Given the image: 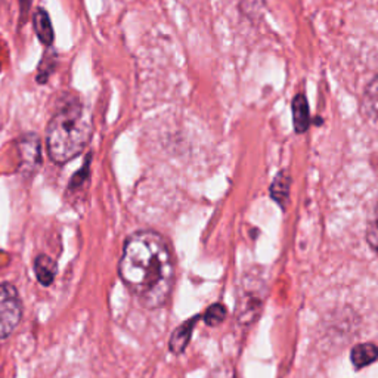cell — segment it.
I'll return each instance as SVG.
<instances>
[{
	"label": "cell",
	"instance_id": "8fae6325",
	"mask_svg": "<svg viewBox=\"0 0 378 378\" xmlns=\"http://www.w3.org/2000/svg\"><path fill=\"white\" fill-rule=\"evenodd\" d=\"M23 146L20 148L21 158L24 164H30L31 167L36 166V163H40V146L39 139L35 135H27L23 138Z\"/></svg>",
	"mask_w": 378,
	"mask_h": 378
},
{
	"label": "cell",
	"instance_id": "ba28073f",
	"mask_svg": "<svg viewBox=\"0 0 378 378\" xmlns=\"http://www.w3.org/2000/svg\"><path fill=\"white\" fill-rule=\"evenodd\" d=\"M378 359V348L372 343L358 344L352 350V362L356 368H365Z\"/></svg>",
	"mask_w": 378,
	"mask_h": 378
},
{
	"label": "cell",
	"instance_id": "277c9868",
	"mask_svg": "<svg viewBox=\"0 0 378 378\" xmlns=\"http://www.w3.org/2000/svg\"><path fill=\"white\" fill-rule=\"evenodd\" d=\"M291 110H293V123L295 131H297V134H305L310 126V112L307 100L303 93L294 96V100L291 102Z\"/></svg>",
	"mask_w": 378,
	"mask_h": 378
},
{
	"label": "cell",
	"instance_id": "30bf717a",
	"mask_svg": "<svg viewBox=\"0 0 378 378\" xmlns=\"http://www.w3.org/2000/svg\"><path fill=\"white\" fill-rule=\"evenodd\" d=\"M290 185H291V177L288 176L287 172L278 173L276 177L273 179V182L271 185V195L272 199L281 204L284 208L287 201H288V195H290Z\"/></svg>",
	"mask_w": 378,
	"mask_h": 378
},
{
	"label": "cell",
	"instance_id": "5b68a950",
	"mask_svg": "<svg viewBox=\"0 0 378 378\" xmlns=\"http://www.w3.org/2000/svg\"><path fill=\"white\" fill-rule=\"evenodd\" d=\"M35 272H36L37 281L42 285L49 287L54 283V279H55L57 272H58L57 261L46 254H40L35 260Z\"/></svg>",
	"mask_w": 378,
	"mask_h": 378
},
{
	"label": "cell",
	"instance_id": "6da1fadb",
	"mask_svg": "<svg viewBox=\"0 0 378 378\" xmlns=\"http://www.w3.org/2000/svg\"><path fill=\"white\" fill-rule=\"evenodd\" d=\"M119 273L143 307L157 309L166 305L175 284L169 242L154 231L131 234L124 242Z\"/></svg>",
	"mask_w": 378,
	"mask_h": 378
},
{
	"label": "cell",
	"instance_id": "8992f818",
	"mask_svg": "<svg viewBox=\"0 0 378 378\" xmlns=\"http://www.w3.org/2000/svg\"><path fill=\"white\" fill-rule=\"evenodd\" d=\"M196 319H199V317L191 318L189 321L184 322L180 326H177L175 333L172 334L169 346L175 355H180L187 349L188 343L191 340V336H192V328L196 324Z\"/></svg>",
	"mask_w": 378,
	"mask_h": 378
},
{
	"label": "cell",
	"instance_id": "7c38bea8",
	"mask_svg": "<svg viewBox=\"0 0 378 378\" xmlns=\"http://www.w3.org/2000/svg\"><path fill=\"white\" fill-rule=\"evenodd\" d=\"M367 240L370 247L378 254V203L374 207L372 215L370 218L368 222V228H367Z\"/></svg>",
	"mask_w": 378,
	"mask_h": 378
},
{
	"label": "cell",
	"instance_id": "3957f363",
	"mask_svg": "<svg viewBox=\"0 0 378 378\" xmlns=\"http://www.w3.org/2000/svg\"><path fill=\"white\" fill-rule=\"evenodd\" d=\"M23 318L20 294L12 284H0V338H8Z\"/></svg>",
	"mask_w": 378,
	"mask_h": 378
},
{
	"label": "cell",
	"instance_id": "7a4b0ae2",
	"mask_svg": "<svg viewBox=\"0 0 378 378\" xmlns=\"http://www.w3.org/2000/svg\"><path fill=\"white\" fill-rule=\"evenodd\" d=\"M93 124L90 114L77 101L64 105L46 129L49 157L57 164H65L83 153L90 142Z\"/></svg>",
	"mask_w": 378,
	"mask_h": 378
},
{
	"label": "cell",
	"instance_id": "4fadbf2b",
	"mask_svg": "<svg viewBox=\"0 0 378 378\" xmlns=\"http://www.w3.org/2000/svg\"><path fill=\"white\" fill-rule=\"evenodd\" d=\"M226 318V309L223 305L216 303V305H211L204 314V321L207 325L210 326H216L219 324H222Z\"/></svg>",
	"mask_w": 378,
	"mask_h": 378
},
{
	"label": "cell",
	"instance_id": "52a82bcc",
	"mask_svg": "<svg viewBox=\"0 0 378 378\" xmlns=\"http://www.w3.org/2000/svg\"><path fill=\"white\" fill-rule=\"evenodd\" d=\"M362 110L374 123L378 124V76L370 81L362 95Z\"/></svg>",
	"mask_w": 378,
	"mask_h": 378
},
{
	"label": "cell",
	"instance_id": "9c48e42d",
	"mask_svg": "<svg viewBox=\"0 0 378 378\" xmlns=\"http://www.w3.org/2000/svg\"><path fill=\"white\" fill-rule=\"evenodd\" d=\"M35 31L43 45H52L55 37L54 27L51 20H49L47 12L43 9H37L35 13Z\"/></svg>",
	"mask_w": 378,
	"mask_h": 378
}]
</instances>
